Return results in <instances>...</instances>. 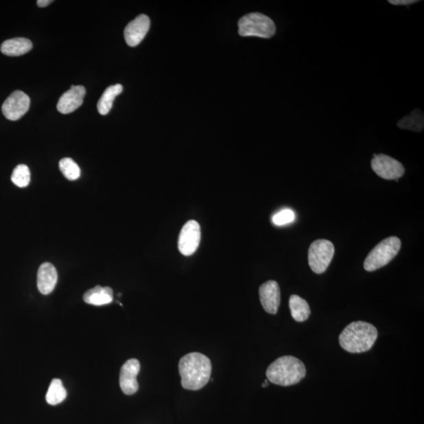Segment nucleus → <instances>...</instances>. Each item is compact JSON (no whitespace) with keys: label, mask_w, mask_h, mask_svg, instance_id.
<instances>
[{"label":"nucleus","mask_w":424,"mask_h":424,"mask_svg":"<svg viewBox=\"0 0 424 424\" xmlns=\"http://www.w3.org/2000/svg\"><path fill=\"white\" fill-rule=\"evenodd\" d=\"M84 301L91 305H107L113 301V292L110 287L97 285L84 293Z\"/></svg>","instance_id":"obj_15"},{"label":"nucleus","mask_w":424,"mask_h":424,"mask_svg":"<svg viewBox=\"0 0 424 424\" xmlns=\"http://www.w3.org/2000/svg\"><path fill=\"white\" fill-rule=\"evenodd\" d=\"M398 127L412 132H421L424 127L423 113L421 110H413L409 115L400 119Z\"/></svg>","instance_id":"obj_19"},{"label":"nucleus","mask_w":424,"mask_h":424,"mask_svg":"<svg viewBox=\"0 0 424 424\" xmlns=\"http://www.w3.org/2000/svg\"><path fill=\"white\" fill-rule=\"evenodd\" d=\"M58 281L56 268L50 263H43L38 270L37 287L43 295L50 294Z\"/></svg>","instance_id":"obj_14"},{"label":"nucleus","mask_w":424,"mask_h":424,"mask_svg":"<svg viewBox=\"0 0 424 424\" xmlns=\"http://www.w3.org/2000/svg\"><path fill=\"white\" fill-rule=\"evenodd\" d=\"M30 106V97L23 91H16L3 102L2 112L10 121H16L29 111Z\"/></svg>","instance_id":"obj_9"},{"label":"nucleus","mask_w":424,"mask_h":424,"mask_svg":"<svg viewBox=\"0 0 424 424\" xmlns=\"http://www.w3.org/2000/svg\"><path fill=\"white\" fill-rule=\"evenodd\" d=\"M306 367L300 360L284 356L270 364L266 370V377L272 384L290 387L300 383L306 377Z\"/></svg>","instance_id":"obj_3"},{"label":"nucleus","mask_w":424,"mask_h":424,"mask_svg":"<svg viewBox=\"0 0 424 424\" xmlns=\"http://www.w3.org/2000/svg\"><path fill=\"white\" fill-rule=\"evenodd\" d=\"M260 302L265 311L270 314L279 311L281 304V290L275 281H268L259 287Z\"/></svg>","instance_id":"obj_12"},{"label":"nucleus","mask_w":424,"mask_h":424,"mask_svg":"<svg viewBox=\"0 0 424 424\" xmlns=\"http://www.w3.org/2000/svg\"><path fill=\"white\" fill-rule=\"evenodd\" d=\"M269 385L268 379L265 380V382L262 384L263 388H266Z\"/></svg>","instance_id":"obj_26"},{"label":"nucleus","mask_w":424,"mask_h":424,"mask_svg":"<svg viewBox=\"0 0 424 424\" xmlns=\"http://www.w3.org/2000/svg\"><path fill=\"white\" fill-rule=\"evenodd\" d=\"M335 253L333 244L327 240L315 241L309 246V265L315 274H322L328 269Z\"/></svg>","instance_id":"obj_6"},{"label":"nucleus","mask_w":424,"mask_h":424,"mask_svg":"<svg viewBox=\"0 0 424 424\" xmlns=\"http://www.w3.org/2000/svg\"><path fill=\"white\" fill-rule=\"evenodd\" d=\"M122 91L123 86L121 84L108 86L102 95L99 102H97V110H99L101 115L106 116L110 113L114 100H115L117 96L122 93Z\"/></svg>","instance_id":"obj_18"},{"label":"nucleus","mask_w":424,"mask_h":424,"mask_svg":"<svg viewBox=\"0 0 424 424\" xmlns=\"http://www.w3.org/2000/svg\"><path fill=\"white\" fill-rule=\"evenodd\" d=\"M371 166L378 176L387 180L398 181L405 173L404 166L399 161L385 154H375Z\"/></svg>","instance_id":"obj_7"},{"label":"nucleus","mask_w":424,"mask_h":424,"mask_svg":"<svg viewBox=\"0 0 424 424\" xmlns=\"http://www.w3.org/2000/svg\"><path fill=\"white\" fill-rule=\"evenodd\" d=\"M416 0H390L389 3L392 5H396V6H399V5H410L415 3H417Z\"/></svg>","instance_id":"obj_24"},{"label":"nucleus","mask_w":424,"mask_h":424,"mask_svg":"<svg viewBox=\"0 0 424 424\" xmlns=\"http://www.w3.org/2000/svg\"><path fill=\"white\" fill-rule=\"evenodd\" d=\"M59 168L69 180H77L80 177V168L73 159H62L59 162Z\"/></svg>","instance_id":"obj_21"},{"label":"nucleus","mask_w":424,"mask_h":424,"mask_svg":"<svg viewBox=\"0 0 424 424\" xmlns=\"http://www.w3.org/2000/svg\"><path fill=\"white\" fill-rule=\"evenodd\" d=\"M295 213L290 209L282 210L273 217V222L276 226H283L291 224L295 220Z\"/></svg>","instance_id":"obj_23"},{"label":"nucleus","mask_w":424,"mask_h":424,"mask_svg":"<svg viewBox=\"0 0 424 424\" xmlns=\"http://www.w3.org/2000/svg\"><path fill=\"white\" fill-rule=\"evenodd\" d=\"M67 392L62 381L59 379H54L46 394V400L49 405H56L67 399Z\"/></svg>","instance_id":"obj_20"},{"label":"nucleus","mask_w":424,"mask_h":424,"mask_svg":"<svg viewBox=\"0 0 424 424\" xmlns=\"http://www.w3.org/2000/svg\"><path fill=\"white\" fill-rule=\"evenodd\" d=\"M52 0H38L37 5L40 8H46L52 3Z\"/></svg>","instance_id":"obj_25"},{"label":"nucleus","mask_w":424,"mask_h":424,"mask_svg":"<svg viewBox=\"0 0 424 424\" xmlns=\"http://www.w3.org/2000/svg\"><path fill=\"white\" fill-rule=\"evenodd\" d=\"M179 374L182 388L198 390L208 384L211 375V362L203 353L193 352L179 361Z\"/></svg>","instance_id":"obj_1"},{"label":"nucleus","mask_w":424,"mask_h":424,"mask_svg":"<svg viewBox=\"0 0 424 424\" xmlns=\"http://www.w3.org/2000/svg\"><path fill=\"white\" fill-rule=\"evenodd\" d=\"M86 90L83 86H72L60 97L57 108L59 113L69 114L83 104Z\"/></svg>","instance_id":"obj_13"},{"label":"nucleus","mask_w":424,"mask_h":424,"mask_svg":"<svg viewBox=\"0 0 424 424\" xmlns=\"http://www.w3.org/2000/svg\"><path fill=\"white\" fill-rule=\"evenodd\" d=\"M30 170L28 166L19 165L16 167L12 176V181L20 188L28 187L30 183Z\"/></svg>","instance_id":"obj_22"},{"label":"nucleus","mask_w":424,"mask_h":424,"mask_svg":"<svg viewBox=\"0 0 424 424\" xmlns=\"http://www.w3.org/2000/svg\"><path fill=\"white\" fill-rule=\"evenodd\" d=\"M139 371L140 363L135 358L123 364L119 373V386L125 394L132 395L137 392L139 390L137 376Z\"/></svg>","instance_id":"obj_10"},{"label":"nucleus","mask_w":424,"mask_h":424,"mask_svg":"<svg viewBox=\"0 0 424 424\" xmlns=\"http://www.w3.org/2000/svg\"><path fill=\"white\" fill-rule=\"evenodd\" d=\"M32 43L25 38H14L4 41L1 45V52L5 56L17 57L23 56L32 50Z\"/></svg>","instance_id":"obj_16"},{"label":"nucleus","mask_w":424,"mask_h":424,"mask_svg":"<svg viewBox=\"0 0 424 424\" xmlns=\"http://www.w3.org/2000/svg\"><path fill=\"white\" fill-rule=\"evenodd\" d=\"M290 308L292 318L298 322H305L311 315V308L308 303L297 295L290 297Z\"/></svg>","instance_id":"obj_17"},{"label":"nucleus","mask_w":424,"mask_h":424,"mask_svg":"<svg viewBox=\"0 0 424 424\" xmlns=\"http://www.w3.org/2000/svg\"><path fill=\"white\" fill-rule=\"evenodd\" d=\"M200 226L198 222L194 220L187 222L179 235L178 242L179 252L186 257L193 255L200 246Z\"/></svg>","instance_id":"obj_8"},{"label":"nucleus","mask_w":424,"mask_h":424,"mask_svg":"<svg viewBox=\"0 0 424 424\" xmlns=\"http://www.w3.org/2000/svg\"><path fill=\"white\" fill-rule=\"evenodd\" d=\"M401 242L399 237H390L379 243L364 262V268L373 272L384 268L393 260L400 251Z\"/></svg>","instance_id":"obj_4"},{"label":"nucleus","mask_w":424,"mask_h":424,"mask_svg":"<svg viewBox=\"0 0 424 424\" xmlns=\"http://www.w3.org/2000/svg\"><path fill=\"white\" fill-rule=\"evenodd\" d=\"M378 337V331L370 323L352 322L342 331L340 345L342 349L352 353H360L371 350Z\"/></svg>","instance_id":"obj_2"},{"label":"nucleus","mask_w":424,"mask_h":424,"mask_svg":"<svg viewBox=\"0 0 424 424\" xmlns=\"http://www.w3.org/2000/svg\"><path fill=\"white\" fill-rule=\"evenodd\" d=\"M150 20L148 16L141 14L130 21L124 30V38L127 45L134 47L143 40L150 30Z\"/></svg>","instance_id":"obj_11"},{"label":"nucleus","mask_w":424,"mask_h":424,"mask_svg":"<svg viewBox=\"0 0 424 424\" xmlns=\"http://www.w3.org/2000/svg\"><path fill=\"white\" fill-rule=\"evenodd\" d=\"M239 34L270 39L275 34L276 26L271 19L263 14L251 13L239 20Z\"/></svg>","instance_id":"obj_5"}]
</instances>
